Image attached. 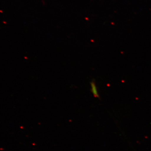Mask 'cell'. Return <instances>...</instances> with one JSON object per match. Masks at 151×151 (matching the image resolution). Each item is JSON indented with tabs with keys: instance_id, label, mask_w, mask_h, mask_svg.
I'll use <instances>...</instances> for the list:
<instances>
[{
	"instance_id": "obj_1",
	"label": "cell",
	"mask_w": 151,
	"mask_h": 151,
	"mask_svg": "<svg viewBox=\"0 0 151 151\" xmlns=\"http://www.w3.org/2000/svg\"><path fill=\"white\" fill-rule=\"evenodd\" d=\"M90 85L91 86V92L94 95V97L99 98L100 96H99L98 90H97V87L96 86V84H95V82L94 81H92Z\"/></svg>"
}]
</instances>
